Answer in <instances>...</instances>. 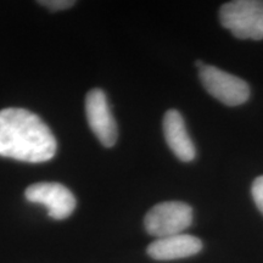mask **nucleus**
I'll return each mask as SVG.
<instances>
[{"label": "nucleus", "instance_id": "1", "mask_svg": "<svg viewBox=\"0 0 263 263\" xmlns=\"http://www.w3.org/2000/svg\"><path fill=\"white\" fill-rule=\"evenodd\" d=\"M57 139L41 117L18 107L0 110V156L41 163L57 154Z\"/></svg>", "mask_w": 263, "mask_h": 263}, {"label": "nucleus", "instance_id": "2", "mask_svg": "<svg viewBox=\"0 0 263 263\" xmlns=\"http://www.w3.org/2000/svg\"><path fill=\"white\" fill-rule=\"evenodd\" d=\"M219 21L239 39H263V2L234 0L219 10Z\"/></svg>", "mask_w": 263, "mask_h": 263}, {"label": "nucleus", "instance_id": "3", "mask_svg": "<svg viewBox=\"0 0 263 263\" xmlns=\"http://www.w3.org/2000/svg\"><path fill=\"white\" fill-rule=\"evenodd\" d=\"M193 223V209L182 201H164L149 210L144 219L146 232L157 239L183 234Z\"/></svg>", "mask_w": 263, "mask_h": 263}, {"label": "nucleus", "instance_id": "4", "mask_svg": "<svg viewBox=\"0 0 263 263\" xmlns=\"http://www.w3.org/2000/svg\"><path fill=\"white\" fill-rule=\"evenodd\" d=\"M199 77L209 94L227 106H239L249 100V84L234 74L205 65L199 70Z\"/></svg>", "mask_w": 263, "mask_h": 263}, {"label": "nucleus", "instance_id": "5", "mask_svg": "<svg viewBox=\"0 0 263 263\" xmlns=\"http://www.w3.org/2000/svg\"><path fill=\"white\" fill-rule=\"evenodd\" d=\"M29 202L42 203L48 209V215L54 219H65L73 213L77 201L71 190L60 183L42 182L29 185L25 190Z\"/></svg>", "mask_w": 263, "mask_h": 263}, {"label": "nucleus", "instance_id": "6", "mask_svg": "<svg viewBox=\"0 0 263 263\" xmlns=\"http://www.w3.org/2000/svg\"><path fill=\"white\" fill-rule=\"evenodd\" d=\"M85 115L90 129L99 141L106 147L114 146L117 140V124L103 90L91 89L87 94Z\"/></svg>", "mask_w": 263, "mask_h": 263}, {"label": "nucleus", "instance_id": "7", "mask_svg": "<svg viewBox=\"0 0 263 263\" xmlns=\"http://www.w3.org/2000/svg\"><path fill=\"white\" fill-rule=\"evenodd\" d=\"M202 250V241L196 236L178 234L156 239L147 246V255L157 261H173L186 258L199 254Z\"/></svg>", "mask_w": 263, "mask_h": 263}, {"label": "nucleus", "instance_id": "8", "mask_svg": "<svg viewBox=\"0 0 263 263\" xmlns=\"http://www.w3.org/2000/svg\"><path fill=\"white\" fill-rule=\"evenodd\" d=\"M163 134L167 145L183 162L195 159L196 149L186 130L184 118L177 110H168L163 117Z\"/></svg>", "mask_w": 263, "mask_h": 263}, {"label": "nucleus", "instance_id": "9", "mask_svg": "<svg viewBox=\"0 0 263 263\" xmlns=\"http://www.w3.org/2000/svg\"><path fill=\"white\" fill-rule=\"evenodd\" d=\"M251 195L258 211L263 215V176L257 177L251 186Z\"/></svg>", "mask_w": 263, "mask_h": 263}, {"label": "nucleus", "instance_id": "10", "mask_svg": "<svg viewBox=\"0 0 263 263\" xmlns=\"http://www.w3.org/2000/svg\"><path fill=\"white\" fill-rule=\"evenodd\" d=\"M38 4L45 6L52 11H59V10L72 8L76 4V2H72V0H45V2H38Z\"/></svg>", "mask_w": 263, "mask_h": 263}]
</instances>
